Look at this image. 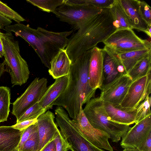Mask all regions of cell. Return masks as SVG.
Masks as SVG:
<instances>
[{
	"mask_svg": "<svg viewBox=\"0 0 151 151\" xmlns=\"http://www.w3.org/2000/svg\"><path fill=\"white\" fill-rule=\"evenodd\" d=\"M101 9L92 5L67 2L58 7L52 13L59 20L68 23L78 29L90 19L100 12Z\"/></svg>",
	"mask_w": 151,
	"mask_h": 151,
	"instance_id": "cell-8",
	"label": "cell"
},
{
	"mask_svg": "<svg viewBox=\"0 0 151 151\" xmlns=\"http://www.w3.org/2000/svg\"><path fill=\"white\" fill-rule=\"evenodd\" d=\"M4 30L13 32L27 41L34 49L42 64L50 68V62L62 49H65L68 37L73 31L55 32L40 27L35 29L21 23L6 26Z\"/></svg>",
	"mask_w": 151,
	"mask_h": 151,
	"instance_id": "cell-3",
	"label": "cell"
},
{
	"mask_svg": "<svg viewBox=\"0 0 151 151\" xmlns=\"http://www.w3.org/2000/svg\"><path fill=\"white\" fill-rule=\"evenodd\" d=\"M5 71H6V63L4 60L3 63H0V78Z\"/></svg>",
	"mask_w": 151,
	"mask_h": 151,
	"instance_id": "cell-39",
	"label": "cell"
},
{
	"mask_svg": "<svg viewBox=\"0 0 151 151\" xmlns=\"http://www.w3.org/2000/svg\"><path fill=\"white\" fill-rule=\"evenodd\" d=\"M54 114L48 110L40 116L36 123L39 138L37 151H42L59 133V130L54 122Z\"/></svg>",
	"mask_w": 151,
	"mask_h": 151,
	"instance_id": "cell-14",
	"label": "cell"
},
{
	"mask_svg": "<svg viewBox=\"0 0 151 151\" xmlns=\"http://www.w3.org/2000/svg\"><path fill=\"white\" fill-rule=\"evenodd\" d=\"M10 88L0 86V122L7 121L10 111Z\"/></svg>",
	"mask_w": 151,
	"mask_h": 151,
	"instance_id": "cell-25",
	"label": "cell"
},
{
	"mask_svg": "<svg viewBox=\"0 0 151 151\" xmlns=\"http://www.w3.org/2000/svg\"><path fill=\"white\" fill-rule=\"evenodd\" d=\"M39 138L37 129L24 142L19 151H37Z\"/></svg>",
	"mask_w": 151,
	"mask_h": 151,
	"instance_id": "cell-31",
	"label": "cell"
},
{
	"mask_svg": "<svg viewBox=\"0 0 151 151\" xmlns=\"http://www.w3.org/2000/svg\"><path fill=\"white\" fill-rule=\"evenodd\" d=\"M140 15L148 26H151V8L145 1L138 0Z\"/></svg>",
	"mask_w": 151,
	"mask_h": 151,
	"instance_id": "cell-32",
	"label": "cell"
},
{
	"mask_svg": "<svg viewBox=\"0 0 151 151\" xmlns=\"http://www.w3.org/2000/svg\"><path fill=\"white\" fill-rule=\"evenodd\" d=\"M68 80V75L56 79L55 82L47 87L39 102V104L47 110L51 108L53 103L66 89Z\"/></svg>",
	"mask_w": 151,
	"mask_h": 151,
	"instance_id": "cell-17",
	"label": "cell"
},
{
	"mask_svg": "<svg viewBox=\"0 0 151 151\" xmlns=\"http://www.w3.org/2000/svg\"><path fill=\"white\" fill-rule=\"evenodd\" d=\"M55 120L60 132L71 151H104L93 145L83 135L64 108L57 107Z\"/></svg>",
	"mask_w": 151,
	"mask_h": 151,
	"instance_id": "cell-6",
	"label": "cell"
},
{
	"mask_svg": "<svg viewBox=\"0 0 151 151\" xmlns=\"http://www.w3.org/2000/svg\"><path fill=\"white\" fill-rule=\"evenodd\" d=\"M151 73L132 81L120 105L123 108L134 109L150 95L151 91Z\"/></svg>",
	"mask_w": 151,
	"mask_h": 151,
	"instance_id": "cell-11",
	"label": "cell"
},
{
	"mask_svg": "<svg viewBox=\"0 0 151 151\" xmlns=\"http://www.w3.org/2000/svg\"><path fill=\"white\" fill-rule=\"evenodd\" d=\"M47 110L44 109L37 102L28 109L17 120L16 123L29 120L37 119L41 115L46 112Z\"/></svg>",
	"mask_w": 151,
	"mask_h": 151,
	"instance_id": "cell-27",
	"label": "cell"
},
{
	"mask_svg": "<svg viewBox=\"0 0 151 151\" xmlns=\"http://www.w3.org/2000/svg\"><path fill=\"white\" fill-rule=\"evenodd\" d=\"M103 49L104 58L101 88L122 75L127 73L116 54L105 46Z\"/></svg>",
	"mask_w": 151,
	"mask_h": 151,
	"instance_id": "cell-15",
	"label": "cell"
},
{
	"mask_svg": "<svg viewBox=\"0 0 151 151\" xmlns=\"http://www.w3.org/2000/svg\"><path fill=\"white\" fill-rule=\"evenodd\" d=\"M0 58H2L4 55V49L3 44L0 36Z\"/></svg>",
	"mask_w": 151,
	"mask_h": 151,
	"instance_id": "cell-40",
	"label": "cell"
},
{
	"mask_svg": "<svg viewBox=\"0 0 151 151\" xmlns=\"http://www.w3.org/2000/svg\"><path fill=\"white\" fill-rule=\"evenodd\" d=\"M56 145L54 140L48 143L42 151H56Z\"/></svg>",
	"mask_w": 151,
	"mask_h": 151,
	"instance_id": "cell-38",
	"label": "cell"
},
{
	"mask_svg": "<svg viewBox=\"0 0 151 151\" xmlns=\"http://www.w3.org/2000/svg\"><path fill=\"white\" fill-rule=\"evenodd\" d=\"M37 121V119L26 120L16 123L11 126L14 129L23 131L31 125L35 124Z\"/></svg>",
	"mask_w": 151,
	"mask_h": 151,
	"instance_id": "cell-35",
	"label": "cell"
},
{
	"mask_svg": "<svg viewBox=\"0 0 151 151\" xmlns=\"http://www.w3.org/2000/svg\"><path fill=\"white\" fill-rule=\"evenodd\" d=\"M103 50L96 46L91 49L89 67L88 83L93 90L101 89L103 83Z\"/></svg>",
	"mask_w": 151,
	"mask_h": 151,
	"instance_id": "cell-16",
	"label": "cell"
},
{
	"mask_svg": "<svg viewBox=\"0 0 151 151\" xmlns=\"http://www.w3.org/2000/svg\"><path fill=\"white\" fill-rule=\"evenodd\" d=\"M114 0H68L71 3L85 4L92 5L100 9H110Z\"/></svg>",
	"mask_w": 151,
	"mask_h": 151,
	"instance_id": "cell-30",
	"label": "cell"
},
{
	"mask_svg": "<svg viewBox=\"0 0 151 151\" xmlns=\"http://www.w3.org/2000/svg\"><path fill=\"white\" fill-rule=\"evenodd\" d=\"M137 148L142 151H151V132L145 141Z\"/></svg>",
	"mask_w": 151,
	"mask_h": 151,
	"instance_id": "cell-36",
	"label": "cell"
},
{
	"mask_svg": "<svg viewBox=\"0 0 151 151\" xmlns=\"http://www.w3.org/2000/svg\"><path fill=\"white\" fill-rule=\"evenodd\" d=\"M12 151H19L18 147H17L15 149H14Z\"/></svg>",
	"mask_w": 151,
	"mask_h": 151,
	"instance_id": "cell-42",
	"label": "cell"
},
{
	"mask_svg": "<svg viewBox=\"0 0 151 151\" xmlns=\"http://www.w3.org/2000/svg\"><path fill=\"white\" fill-rule=\"evenodd\" d=\"M109 9L116 30L133 29L129 16L119 0H114Z\"/></svg>",
	"mask_w": 151,
	"mask_h": 151,
	"instance_id": "cell-22",
	"label": "cell"
},
{
	"mask_svg": "<svg viewBox=\"0 0 151 151\" xmlns=\"http://www.w3.org/2000/svg\"><path fill=\"white\" fill-rule=\"evenodd\" d=\"M116 30L109 9H103L69 39L65 49L72 63L84 52L103 42Z\"/></svg>",
	"mask_w": 151,
	"mask_h": 151,
	"instance_id": "cell-2",
	"label": "cell"
},
{
	"mask_svg": "<svg viewBox=\"0 0 151 151\" xmlns=\"http://www.w3.org/2000/svg\"><path fill=\"white\" fill-rule=\"evenodd\" d=\"M72 121L83 135L91 144L101 149L113 151L109 141V135L91 125L83 111L82 106H80L79 112L76 118Z\"/></svg>",
	"mask_w": 151,
	"mask_h": 151,
	"instance_id": "cell-10",
	"label": "cell"
},
{
	"mask_svg": "<svg viewBox=\"0 0 151 151\" xmlns=\"http://www.w3.org/2000/svg\"><path fill=\"white\" fill-rule=\"evenodd\" d=\"M66 0H27L26 1L43 11L53 12L65 4Z\"/></svg>",
	"mask_w": 151,
	"mask_h": 151,
	"instance_id": "cell-26",
	"label": "cell"
},
{
	"mask_svg": "<svg viewBox=\"0 0 151 151\" xmlns=\"http://www.w3.org/2000/svg\"><path fill=\"white\" fill-rule=\"evenodd\" d=\"M72 64L65 49L61 50L50 62L49 74L55 79L68 75Z\"/></svg>",
	"mask_w": 151,
	"mask_h": 151,
	"instance_id": "cell-19",
	"label": "cell"
},
{
	"mask_svg": "<svg viewBox=\"0 0 151 151\" xmlns=\"http://www.w3.org/2000/svg\"><path fill=\"white\" fill-rule=\"evenodd\" d=\"M151 52V49H145L122 53L116 54L114 53L123 66L126 73H127L138 61Z\"/></svg>",
	"mask_w": 151,
	"mask_h": 151,
	"instance_id": "cell-23",
	"label": "cell"
},
{
	"mask_svg": "<svg viewBox=\"0 0 151 151\" xmlns=\"http://www.w3.org/2000/svg\"><path fill=\"white\" fill-rule=\"evenodd\" d=\"M0 14L11 20H14L17 23H20L21 22L26 21L17 12L0 1Z\"/></svg>",
	"mask_w": 151,
	"mask_h": 151,
	"instance_id": "cell-29",
	"label": "cell"
},
{
	"mask_svg": "<svg viewBox=\"0 0 151 151\" xmlns=\"http://www.w3.org/2000/svg\"><path fill=\"white\" fill-rule=\"evenodd\" d=\"M0 36L4 47L6 71L10 75L12 87L21 86L27 82L30 71L27 62L20 54L18 41L10 32H1Z\"/></svg>",
	"mask_w": 151,
	"mask_h": 151,
	"instance_id": "cell-5",
	"label": "cell"
},
{
	"mask_svg": "<svg viewBox=\"0 0 151 151\" xmlns=\"http://www.w3.org/2000/svg\"><path fill=\"white\" fill-rule=\"evenodd\" d=\"M36 123L31 125L24 130L18 147L19 150L22 147L31 135L37 129Z\"/></svg>",
	"mask_w": 151,
	"mask_h": 151,
	"instance_id": "cell-33",
	"label": "cell"
},
{
	"mask_svg": "<svg viewBox=\"0 0 151 151\" xmlns=\"http://www.w3.org/2000/svg\"><path fill=\"white\" fill-rule=\"evenodd\" d=\"M151 115L129 127L122 138L120 145L122 148H137L145 141L151 132Z\"/></svg>",
	"mask_w": 151,
	"mask_h": 151,
	"instance_id": "cell-12",
	"label": "cell"
},
{
	"mask_svg": "<svg viewBox=\"0 0 151 151\" xmlns=\"http://www.w3.org/2000/svg\"><path fill=\"white\" fill-rule=\"evenodd\" d=\"M129 16L133 29L147 32L148 26L140 14L138 0H119Z\"/></svg>",
	"mask_w": 151,
	"mask_h": 151,
	"instance_id": "cell-21",
	"label": "cell"
},
{
	"mask_svg": "<svg viewBox=\"0 0 151 151\" xmlns=\"http://www.w3.org/2000/svg\"><path fill=\"white\" fill-rule=\"evenodd\" d=\"M12 20L0 14V29L4 30L5 27L12 23Z\"/></svg>",
	"mask_w": 151,
	"mask_h": 151,
	"instance_id": "cell-37",
	"label": "cell"
},
{
	"mask_svg": "<svg viewBox=\"0 0 151 151\" xmlns=\"http://www.w3.org/2000/svg\"><path fill=\"white\" fill-rule=\"evenodd\" d=\"M47 79L36 77L25 91L13 104L12 114L18 120L24 112L37 102H39L47 87Z\"/></svg>",
	"mask_w": 151,
	"mask_h": 151,
	"instance_id": "cell-9",
	"label": "cell"
},
{
	"mask_svg": "<svg viewBox=\"0 0 151 151\" xmlns=\"http://www.w3.org/2000/svg\"><path fill=\"white\" fill-rule=\"evenodd\" d=\"M54 140L56 145V151H67L69 150V146L60 131Z\"/></svg>",
	"mask_w": 151,
	"mask_h": 151,
	"instance_id": "cell-34",
	"label": "cell"
},
{
	"mask_svg": "<svg viewBox=\"0 0 151 151\" xmlns=\"http://www.w3.org/2000/svg\"><path fill=\"white\" fill-rule=\"evenodd\" d=\"M83 111L91 125L106 132L112 142H119L129 128V125L117 123L111 119L100 96L90 100Z\"/></svg>",
	"mask_w": 151,
	"mask_h": 151,
	"instance_id": "cell-4",
	"label": "cell"
},
{
	"mask_svg": "<svg viewBox=\"0 0 151 151\" xmlns=\"http://www.w3.org/2000/svg\"><path fill=\"white\" fill-rule=\"evenodd\" d=\"M123 151H142L139 149L138 148L130 149L126 148L124 149Z\"/></svg>",
	"mask_w": 151,
	"mask_h": 151,
	"instance_id": "cell-41",
	"label": "cell"
},
{
	"mask_svg": "<svg viewBox=\"0 0 151 151\" xmlns=\"http://www.w3.org/2000/svg\"><path fill=\"white\" fill-rule=\"evenodd\" d=\"M132 82L127 73L124 74L102 88L100 97L104 101L120 105Z\"/></svg>",
	"mask_w": 151,
	"mask_h": 151,
	"instance_id": "cell-13",
	"label": "cell"
},
{
	"mask_svg": "<svg viewBox=\"0 0 151 151\" xmlns=\"http://www.w3.org/2000/svg\"><path fill=\"white\" fill-rule=\"evenodd\" d=\"M151 104V96L149 95H148L136 108L135 124L138 122L148 116L151 115L150 109Z\"/></svg>",
	"mask_w": 151,
	"mask_h": 151,
	"instance_id": "cell-28",
	"label": "cell"
},
{
	"mask_svg": "<svg viewBox=\"0 0 151 151\" xmlns=\"http://www.w3.org/2000/svg\"><path fill=\"white\" fill-rule=\"evenodd\" d=\"M151 52L138 61L127 73L132 81L151 73Z\"/></svg>",
	"mask_w": 151,
	"mask_h": 151,
	"instance_id": "cell-24",
	"label": "cell"
},
{
	"mask_svg": "<svg viewBox=\"0 0 151 151\" xmlns=\"http://www.w3.org/2000/svg\"><path fill=\"white\" fill-rule=\"evenodd\" d=\"M24 130L0 126V151H12L18 146Z\"/></svg>",
	"mask_w": 151,
	"mask_h": 151,
	"instance_id": "cell-20",
	"label": "cell"
},
{
	"mask_svg": "<svg viewBox=\"0 0 151 151\" xmlns=\"http://www.w3.org/2000/svg\"><path fill=\"white\" fill-rule=\"evenodd\" d=\"M91 51L85 52L72 64L67 87L52 104L65 109L73 119L79 113L80 106H82L95 97L96 90L91 89L88 83Z\"/></svg>",
	"mask_w": 151,
	"mask_h": 151,
	"instance_id": "cell-1",
	"label": "cell"
},
{
	"mask_svg": "<svg viewBox=\"0 0 151 151\" xmlns=\"http://www.w3.org/2000/svg\"><path fill=\"white\" fill-rule=\"evenodd\" d=\"M103 42L116 54L151 49L150 41L140 38L131 29L116 30Z\"/></svg>",
	"mask_w": 151,
	"mask_h": 151,
	"instance_id": "cell-7",
	"label": "cell"
},
{
	"mask_svg": "<svg viewBox=\"0 0 151 151\" xmlns=\"http://www.w3.org/2000/svg\"><path fill=\"white\" fill-rule=\"evenodd\" d=\"M103 103L106 110L112 121L128 125L135 123L136 109H132L123 108L120 106V105H114L106 101H103Z\"/></svg>",
	"mask_w": 151,
	"mask_h": 151,
	"instance_id": "cell-18",
	"label": "cell"
}]
</instances>
